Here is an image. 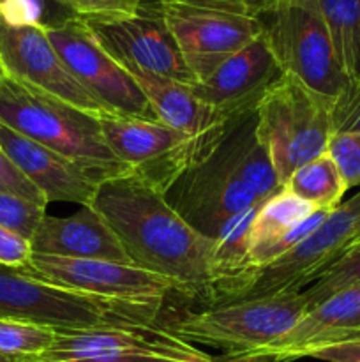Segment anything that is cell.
<instances>
[{
	"label": "cell",
	"mask_w": 360,
	"mask_h": 362,
	"mask_svg": "<svg viewBox=\"0 0 360 362\" xmlns=\"http://www.w3.org/2000/svg\"><path fill=\"white\" fill-rule=\"evenodd\" d=\"M143 7L166 25L196 83L263 34L240 0H145Z\"/></svg>",
	"instance_id": "52a82bcc"
},
{
	"label": "cell",
	"mask_w": 360,
	"mask_h": 362,
	"mask_svg": "<svg viewBox=\"0 0 360 362\" xmlns=\"http://www.w3.org/2000/svg\"><path fill=\"white\" fill-rule=\"evenodd\" d=\"M46 35L74 80L87 88L108 113L159 120L134 78L97 42L87 21L66 16L44 25Z\"/></svg>",
	"instance_id": "9c48e42d"
},
{
	"label": "cell",
	"mask_w": 360,
	"mask_h": 362,
	"mask_svg": "<svg viewBox=\"0 0 360 362\" xmlns=\"http://www.w3.org/2000/svg\"><path fill=\"white\" fill-rule=\"evenodd\" d=\"M32 244L23 235L0 226V265L11 269H25L30 262Z\"/></svg>",
	"instance_id": "1f68e13d"
},
{
	"label": "cell",
	"mask_w": 360,
	"mask_h": 362,
	"mask_svg": "<svg viewBox=\"0 0 360 362\" xmlns=\"http://www.w3.org/2000/svg\"><path fill=\"white\" fill-rule=\"evenodd\" d=\"M161 299H109L64 288L18 269L0 265V317L44 325L53 331L155 324Z\"/></svg>",
	"instance_id": "3957f363"
},
{
	"label": "cell",
	"mask_w": 360,
	"mask_h": 362,
	"mask_svg": "<svg viewBox=\"0 0 360 362\" xmlns=\"http://www.w3.org/2000/svg\"><path fill=\"white\" fill-rule=\"evenodd\" d=\"M0 151L37 187L46 202L88 207L99 184L64 156L0 124Z\"/></svg>",
	"instance_id": "d6986e66"
},
{
	"label": "cell",
	"mask_w": 360,
	"mask_h": 362,
	"mask_svg": "<svg viewBox=\"0 0 360 362\" xmlns=\"http://www.w3.org/2000/svg\"><path fill=\"white\" fill-rule=\"evenodd\" d=\"M360 336V285L348 286L306 311L282 338L239 359L289 362L309 357L332 343Z\"/></svg>",
	"instance_id": "ac0fdd59"
},
{
	"label": "cell",
	"mask_w": 360,
	"mask_h": 362,
	"mask_svg": "<svg viewBox=\"0 0 360 362\" xmlns=\"http://www.w3.org/2000/svg\"><path fill=\"white\" fill-rule=\"evenodd\" d=\"M42 6V9H44V13H52V23L55 21V18H53V9H60L59 6L55 4V0H39ZM49 23V25H52Z\"/></svg>",
	"instance_id": "e575fe53"
},
{
	"label": "cell",
	"mask_w": 360,
	"mask_h": 362,
	"mask_svg": "<svg viewBox=\"0 0 360 362\" xmlns=\"http://www.w3.org/2000/svg\"><path fill=\"white\" fill-rule=\"evenodd\" d=\"M30 244L37 255L133 264L106 219L90 205L69 218L44 216Z\"/></svg>",
	"instance_id": "ffe728a7"
},
{
	"label": "cell",
	"mask_w": 360,
	"mask_h": 362,
	"mask_svg": "<svg viewBox=\"0 0 360 362\" xmlns=\"http://www.w3.org/2000/svg\"><path fill=\"white\" fill-rule=\"evenodd\" d=\"M42 362H214L210 356L155 324L55 331Z\"/></svg>",
	"instance_id": "30bf717a"
},
{
	"label": "cell",
	"mask_w": 360,
	"mask_h": 362,
	"mask_svg": "<svg viewBox=\"0 0 360 362\" xmlns=\"http://www.w3.org/2000/svg\"><path fill=\"white\" fill-rule=\"evenodd\" d=\"M87 25L124 69L147 71L186 85L196 83L173 35L152 11L141 7L140 14L126 20L87 21Z\"/></svg>",
	"instance_id": "9a60e30c"
},
{
	"label": "cell",
	"mask_w": 360,
	"mask_h": 362,
	"mask_svg": "<svg viewBox=\"0 0 360 362\" xmlns=\"http://www.w3.org/2000/svg\"><path fill=\"white\" fill-rule=\"evenodd\" d=\"M335 57L352 81H360V0H318Z\"/></svg>",
	"instance_id": "603a6c76"
},
{
	"label": "cell",
	"mask_w": 360,
	"mask_h": 362,
	"mask_svg": "<svg viewBox=\"0 0 360 362\" xmlns=\"http://www.w3.org/2000/svg\"><path fill=\"white\" fill-rule=\"evenodd\" d=\"M258 20L281 73L334 105L352 80L335 57L318 0H279Z\"/></svg>",
	"instance_id": "5b68a950"
},
{
	"label": "cell",
	"mask_w": 360,
	"mask_h": 362,
	"mask_svg": "<svg viewBox=\"0 0 360 362\" xmlns=\"http://www.w3.org/2000/svg\"><path fill=\"white\" fill-rule=\"evenodd\" d=\"M260 204L246 209L229 219L217 235L214 237L210 253V274L212 285L219 281L242 276L247 271V257H249V235ZM210 285V286H212Z\"/></svg>",
	"instance_id": "cb8c5ba5"
},
{
	"label": "cell",
	"mask_w": 360,
	"mask_h": 362,
	"mask_svg": "<svg viewBox=\"0 0 360 362\" xmlns=\"http://www.w3.org/2000/svg\"><path fill=\"white\" fill-rule=\"evenodd\" d=\"M4 16V9H2V0H0V20H2Z\"/></svg>",
	"instance_id": "74e56055"
},
{
	"label": "cell",
	"mask_w": 360,
	"mask_h": 362,
	"mask_svg": "<svg viewBox=\"0 0 360 362\" xmlns=\"http://www.w3.org/2000/svg\"><path fill=\"white\" fill-rule=\"evenodd\" d=\"M344 179L346 186H360V131L334 133L327 148Z\"/></svg>",
	"instance_id": "f546056e"
},
{
	"label": "cell",
	"mask_w": 360,
	"mask_h": 362,
	"mask_svg": "<svg viewBox=\"0 0 360 362\" xmlns=\"http://www.w3.org/2000/svg\"><path fill=\"white\" fill-rule=\"evenodd\" d=\"M306 311L304 292L281 293L210 306L168 329L191 345L201 343L226 350L229 357H247L282 338Z\"/></svg>",
	"instance_id": "ba28073f"
},
{
	"label": "cell",
	"mask_w": 360,
	"mask_h": 362,
	"mask_svg": "<svg viewBox=\"0 0 360 362\" xmlns=\"http://www.w3.org/2000/svg\"><path fill=\"white\" fill-rule=\"evenodd\" d=\"M30 362H42V361H39V359H35V361H30Z\"/></svg>",
	"instance_id": "f35d334b"
},
{
	"label": "cell",
	"mask_w": 360,
	"mask_h": 362,
	"mask_svg": "<svg viewBox=\"0 0 360 362\" xmlns=\"http://www.w3.org/2000/svg\"><path fill=\"white\" fill-rule=\"evenodd\" d=\"M90 207L106 219L134 265L169 279L180 293L207 296L214 240L196 232L164 194L124 175L99 184Z\"/></svg>",
	"instance_id": "6da1fadb"
},
{
	"label": "cell",
	"mask_w": 360,
	"mask_h": 362,
	"mask_svg": "<svg viewBox=\"0 0 360 362\" xmlns=\"http://www.w3.org/2000/svg\"><path fill=\"white\" fill-rule=\"evenodd\" d=\"M46 216V205L13 193H0V226L32 240Z\"/></svg>",
	"instance_id": "83f0119b"
},
{
	"label": "cell",
	"mask_w": 360,
	"mask_h": 362,
	"mask_svg": "<svg viewBox=\"0 0 360 362\" xmlns=\"http://www.w3.org/2000/svg\"><path fill=\"white\" fill-rule=\"evenodd\" d=\"M217 151L233 175L246 184L258 200H267L281 189L268 148L256 134V113L236 120Z\"/></svg>",
	"instance_id": "44dd1931"
},
{
	"label": "cell",
	"mask_w": 360,
	"mask_h": 362,
	"mask_svg": "<svg viewBox=\"0 0 360 362\" xmlns=\"http://www.w3.org/2000/svg\"><path fill=\"white\" fill-rule=\"evenodd\" d=\"M0 193H13L35 204L48 205L41 191L14 166V163L0 151Z\"/></svg>",
	"instance_id": "4dcf8cb0"
},
{
	"label": "cell",
	"mask_w": 360,
	"mask_h": 362,
	"mask_svg": "<svg viewBox=\"0 0 360 362\" xmlns=\"http://www.w3.org/2000/svg\"><path fill=\"white\" fill-rule=\"evenodd\" d=\"M56 332L44 325L0 317V352L39 359L53 346Z\"/></svg>",
	"instance_id": "484cf974"
},
{
	"label": "cell",
	"mask_w": 360,
	"mask_h": 362,
	"mask_svg": "<svg viewBox=\"0 0 360 362\" xmlns=\"http://www.w3.org/2000/svg\"><path fill=\"white\" fill-rule=\"evenodd\" d=\"M282 189L313 207L332 211L341 204L348 186L334 159L325 152L296 168L282 184Z\"/></svg>",
	"instance_id": "7402d4cb"
},
{
	"label": "cell",
	"mask_w": 360,
	"mask_h": 362,
	"mask_svg": "<svg viewBox=\"0 0 360 362\" xmlns=\"http://www.w3.org/2000/svg\"><path fill=\"white\" fill-rule=\"evenodd\" d=\"M353 285H360V243L353 250H349L344 257L339 258L335 264H332L313 283V286L304 292L307 311L316 308L318 304H321L334 293Z\"/></svg>",
	"instance_id": "4316f807"
},
{
	"label": "cell",
	"mask_w": 360,
	"mask_h": 362,
	"mask_svg": "<svg viewBox=\"0 0 360 362\" xmlns=\"http://www.w3.org/2000/svg\"><path fill=\"white\" fill-rule=\"evenodd\" d=\"M99 122L106 144L131 170V175L164 197L187 170L198 165L194 145L161 120L106 113L99 115Z\"/></svg>",
	"instance_id": "8fae6325"
},
{
	"label": "cell",
	"mask_w": 360,
	"mask_h": 362,
	"mask_svg": "<svg viewBox=\"0 0 360 362\" xmlns=\"http://www.w3.org/2000/svg\"><path fill=\"white\" fill-rule=\"evenodd\" d=\"M35 359H27V357H16V356H7V354L0 352V362H30Z\"/></svg>",
	"instance_id": "d590c367"
},
{
	"label": "cell",
	"mask_w": 360,
	"mask_h": 362,
	"mask_svg": "<svg viewBox=\"0 0 360 362\" xmlns=\"http://www.w3.org/2000/svg\"><path fill=\"white\" fill-rule=\"evenodd\" d=\"M6 67H4V64H2V60H0V80H2L4 76H6Z\"/></svg>",
	"instance_id": "8d00e7d4"
},
{
	"label": "cell",
	"mask_w": 360,
	"mask_h": 362,
	"mask_svg": "<svg viewBox=\"0 0 360 362\" xmlns=\"http://www.w3.org/2000/svg\"><path fill=\"white\" fill-rule=\"evenodd\" d=\"M282 76L263 34L228 57L210 76L193 85L198 98L229 120L256 112L258 103L275 80Z\"/></svg>",
	"instance_id": "e0dca14e"
},
{
	"label": "cell",
	"mask_w": 360,
	"mask_h": 362,
	"mask_svg": "<svg viewBox=\"0 0 360 362\" xmlns=\"http://www.w3.org/2000/svg\"><path fill=\"white\" fill-rule=\"evenodd\" d=\"M145 0H55L71 16L85 21H116L140 14Z\"/></svg>",
	"instance_id": "f1b7e54d"
},
{
	"label": "cell",
	"mask_w": 360,
	"mask_h": 362,
	"mask_svg": "<svg viewBox=\"0 0 360 362\" xmlns=\"http://www.w3.org/2000/svg\"><path fill=\"white\" fill-rule=\"evenodd\" d=\"M0 60L6 73L71 103L92 115H106V110L90 92L81 87L46 35L42 23L13 25L0 20Z\"/></svg>",
	"instance_id": "4fadbf2b"
},
{
	"label": "cell",
	"mask_w": 360,
	"mask_h": 362,
	"mask_svg": "<svg viewBox=\"0 0 360 362\" xmlns=\"http://www.w3.org/2000/svg\"><path fill=\"white\" fill-rule=\"evenodd\" d=\"M129 73L157 119L176 133L184 134L194 145L198 163L210 158L235 126L233 120L217 112L214 106L201 101L193 90V85L140 69Z\"/></svg>",
	"instance_id": "2e32d148"
},
{
	"label": "cell",
	"mask_w": 360,
	"mask_h": 362,
	"mask_svg": "<svg viewBox=\"0 0 360 362\" xmlns=\"http://www.w3.org/2000/svg\"><path fill=\"white\" fill-rule=\"evenodd\" d=\"M360 243V191L328 212L307 239L274 264L212 285L207 299L214 306L300 292Z\"/></svg>",
	"instance_id": "277c9868"
},
{
	"label": "cell",
	"mask_w": 360,
	"mask_h": 362,
	"mask_svg": "<svg viewBox=\"0 0 360 362\" xmlns=\"http://www.w3.org/2000/svg\"><path fill=\"white\" fill-rule=\"evenodd\" d=\"M359 338H360V336H359Z\"/></svg>",
	"instance_id": "ab89813d"
},
{
	"label": "cell",
	"mask_w": 360,
	"mask_h": 362,
	"mask_svg": "<svg viewBox=\"0 0 360 362\" xmlns=\"http://www.w3.org/2000/svg\"><path fill=\"white\" fill-rule=\"evenodd\" d=\"M316 207L306 204L292 193L281 189L263 202L254 216L249 235V250L277 239L292 232L295 226L306 221Z\"/></svg>",
	"instance_id": "d4e9b609"
},
{
	"label": "cell",
	"mask_w": 360,
	"mask_h": 362,
	"mask_svg": "<svg viewBox=\"0 0 360 362\" xmlns=\"http://www.w3.org/2000/svg\"><path fill=\"white\" fill-rule=\"evenodd\" d=\"M166 200L208 239H214L240 212L265 202L258 200L253 191L233 175L219 151L187 170L166 193Z\"/></svg>",
	"instance_id": "5bb4252c"
},
{
	"label": "cell",
	"mask_w": 360,
	"mask_h": 362,
	"mask_svg": "<svg viewBox=\"0 0 360 362\" xmlns=\"http://www.w3.org/2000/svg\"><path fill=\"white\" fill-rule=\"evenodd\" d=\"M240 2H242L244 6H246V9L249 11V13L253 14V16L258 18V14L263 13V11L267 9V7H270L272 4L279 2V0H240Z\"/></svg>",
	"instance_id": "836d02e7"
},
{
	"label": "cell",
	"mask_w": 360,
	"mask_h": 362,
	"mask_svg": "<svg viewBox=\"0 0 360 362\" xmlns=\"http://www.w3.org/2000/svg\"><path fill=\"white\" fill-rule=\"evenodd\" d=\"M0 124L67 158L97 184L131 175L106 144L99 115L9 74L0 80Z\"/></svg>",
	"instance_id": "7a4b0ae2"
},
{
	"label": "cell",
	"mask_w": 360,
	"mask_h": 362,
	"mask_svg": "<svg viewBox=\"0 0 360 362\" xmlns=\"http://www.w3.org/2000/svg\"><path fill=\"white\" fill-rule=\"evenodd\" d=\"M309 357L327 362H360V338L332 343L313 352Z\"/></svg>",
	"instance_id": "d6a6232c"
},
{
	"label": "cell",
	"mask_w": 360,
	"mask_h": 362,
	"mask_svg": "<svg viewBox=\"0 0 360 362\" xmlns=\"http://www.w3.org/2000/svg\"><path fill=\"white\" fill-rule=\"evenodd\" d=\"M254 113L281 187L296 168L325 154L334 134L332 103L288 74L270 85Z\"/></svg>",
	"instance_id": "8992f818"
},
{
	"label": "cell",
	"mask_w": 360,
	"mask_h": 362,
	"mask_svg": "<svg viewBox=\"0 0 360 362\" xmlns=\"http://www.w3.org/2000/svg\"><path fill=\"white\" fill-rule=\"evenodd\" d=\"M20 271L64 288L80 290L109 299L164 300L168 293H180V290L169 279L145 271L134 264H120V262L85 260V258H64L34 253L27 267Z\"/></svg>",
	"instance_id": "7c38bea8"
}]
</instances>
